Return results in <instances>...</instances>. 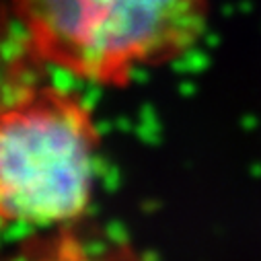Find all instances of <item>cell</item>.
<instances>
[{"instance_id": "6da1fadb", "label": "cell", "mask_w": 261, "mask_h": 261, "mask_svg": "<svg viewBox=\"0 0 261 261\" xmlns=\"http://www.w3.org/2000/svg\"><path fill=\"white\" fill-rule=\"evenodd\" d=\"M49 70L15 25L0 31V261L23 239L72 226L93 202L97 121Z\"/></svg>"}, {"instance_id": "7a4b0ae2", "label": "cell", "mask_w": 261, "mask_h": 261, "mask_svg": "<svg viewBox=\"0 0 261 261\" xmlns=\"http://www.w3.org/2000/svg\"><path fill=\"white\" fill-rule=\"evenodd\" d=\"M13 25L51 70L123 87L187 54L210 0H13Z\"/></svg>"}]
</instances>
